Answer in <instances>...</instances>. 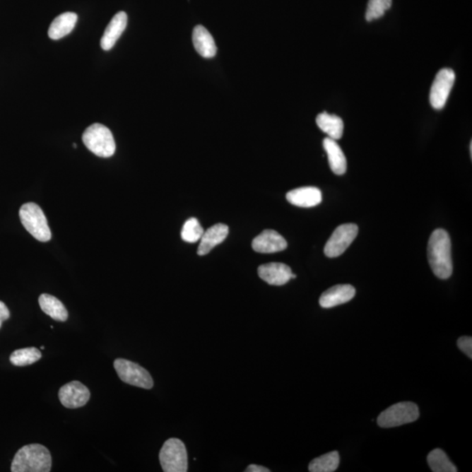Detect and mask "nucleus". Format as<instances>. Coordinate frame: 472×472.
<instances>
[{"instance_id":"obj_1","label":"nucleus","mask_w":472,"mask_h":472,"mask_svg":"<svg viewBox=\"0 0 472 472\" xmlns=\"http://www.w3.org/2000/svg\"><path fill=\"white\" fill-rule=\"evenodd\" d=\"M427 257L438 278L448 279L452 275V242L447 232L441 228L433 232L427 245Z\"/></svg>"},{"instance_id":"obj_2","label":"nucleus","mask_w":472,"mask_h":472,"mask_svg":"<svg viewBox=\"0 0 472 472\" xmlns=\"http://www.w3.org/2000/svg\"><path fill=\"white\" fill-rule=\"evenodd\" d=\"M52 468L50 452L39 444L25 445L18 449L12 463L13 472H49Z\"/></svg>"},{"instance_id":"obj_3","label":"nucleus","mask_w":472,"mask_h":472,"mask_svg":"<svg viewBox=\"0 0 472 472\" xmlns=\"http://www.w3.org/2000/svg\"><path fill=\"white\" fill-rule=\"evenodd\" d=\"M83 141L91 153L100 158H110L116 152V143L109 128L101 124H94L86 129Z\"/></svg>"},{"instance_id":"obj_4","label":"nucleus","mask_w":472,"mask_h":472,"mask_svg":"<svg viewBox=\"0 0 472 472\" xmlns=\"http://www.w3.org/2000/svg\"><path fill=\"white\" fill-rule=\"evenodd\" d=\"M22 225L36 240L42 242L50 241L51 230L42 209L35 203H25L20 209Z\"/></svg>"},{"instance_id":"obj_5","label":"nucleus","mask_w":472,"mask_h":472,"mask_svg":"<svg viewBox=\"0 0 472 472\" xmlns=\"http://www.w3.org/2000/svg\"><path fill=\"white\" fill-rule=\"evenodd\" d=\"M160 461L165 472L187 471V452L184 442L177 438L165 441L160 452Z\"/></svg>"},{"instance_id":"obj_6","label":"nucleus","mask_w":472,"mask_h":472,"mask_svg":"<svg viewBox=\"0 0 472 472\" xmlns=\"http://www.w3.org/2000/svg\"><path fill=\"white\" fill-rule=\"evenodd\" d=\"M418 405L404 401L391 406L379 415L377 423L382 427H394L415 422L419 418Z\"/></svg>"},{"instance_id":"obj_7","label":"nucleus","mask_w":472,"mask_h":472,"mask_svg":"<svg viewBox=\"0 0 472 472\" xmlns=\"http://www.w3.org/2000/svg\"><path fill=\"white\" fill-rule=\"evenodd\" d=\"M114 367L122 382L145 389L153 388V379L149 372L138 364L124 359L114 361Z\"/></svg>"},{"instance_id":"obj_8","label":"nucleus","mask_w":472,"mask_h":472,"mask_svg":"<svg viewBox=\"0 0 472 472\" xmlns=\"http://www.w3.org/2000/svg\"><path fill=\"white\" fill-rule=\"evenodd\" d=\"M359 228L356 224H343L338 227L324 247V254L330 258L338 257L348 249L356 238Z\"/></svg>"},{"instance_id":"obj_9","label":"nucleus","mask_w":472,"mask_h":472,"mask_svg":"<svg viewBox=\"0 0 472 472\" xmlns=\"http://www.w3.org/2000/svg\"><path fill=\"white\" fill-rule=\"evenodd\" d=\"M456 80L455 72L451 69H442L438 72L431 87L430 101L436 110H442L447 102Z\"/></svg>"},{"instance_id":"obj_10","label":"nucleus","mask_w":472,"mask_h":472,"mask_svg":"<svg viewBox=\"0 0 472 472\" xmlns=\"http://www.w3.org/2000/svg\"><path fill=\"white\" fill-rule=\"evenodd\" d=\"M90 398V390L80 382H72L61 387L59 391V399L65 408L83 407Z\"/></svg>"},{"instance_id":"obj_11","label":"nucleus","mask_w":472,"mask_h":472,"mask_svg":"<svg viewBox=\"0 0 472 472\" xmlns=\"http://www.w3.org/2000/svg\"><path fill=\"white\" fill-rule=\"evenodd\" d=\"M258 275L264 282L271 285L281 286L290 281V279L296 278L290 268L285 264L271 263L261 265L258 268Z\"/></svg>"},{"instance_id":"obj_12","label":"nucleus","mask_w":472,"mask_h":472,"mask_svg":"<svg viewBox=\"0 0 472 472\" xmlns=\"http://www.w3.org/2000/svg\"><path fill=\"white\" fill-rule=\"evenodd\" d=\"M286 240L278 232L267 230L261 232L253 240L252 248L254 252L271 254L283 252L287 248Z\"/></svg>"},{"instance_id":"obj_13","label":"nucleus","mask_w":472,"mask_h":472,"mask_svg":"<svg viewBox=\"0 0 472 472\" xmlns=\"http://www.w3.org/2000/svg\"><path fill=\"white\" fill-rule=\"evenodd\" d=\"M355 293L356 290L352 285H335L321 295L319 305L323 308H333L351 301Z\"/></svg>"},{"instance_id":"obj_14","label":"nucleus","mask_w":472,"mask_h":472,"mask_svg":"<svg viewBox=\"0 0 472 472\" xmlns=\"http://www.w3.org/2000/svg\"><path fill=\"white\" fill-rule=\"evenodd\" d=\"M287 201L300 208H312L322 201V193L319 188L305 187L297 188L286 194Z\"/></svg>"},{"instance_id":"obj_15","label":"nucleus","mask_w":472,"mask_h":472,"mask_svg":"<svg viewBox=\"0 0 472 472\" xmlns=\"http://www.w3.org/2000/svg\"><path fill=\"white\" fill-rule=\"evenodd\" d=\"M127 22V14L124 12H119L112 18L101 39V47L103 50H110L115 46L118 39L126 28Z\"/></svg>"},{"instance_id":"obj_16","label":"nucleus","mask_w":472,"mask_h":472,"mask_svg":"<svg viewBox=\"0 0 472 472\" xmlns=\"http://www.w3.org/2000/svg\"><path fill=\"white\" fill-rule=\"evenodd\" d=\"M228 227L227 225L218 223L209 228L204 231L200 240V245L198 248L199 256H205L208 254L216 246L220 244L227 238L228 235Z\"/></svg>"},{"instance_id":"obj_17","label":"nucleus","mask_w":472,"mask_h":472,"mask_svg":"<svg viewBox=\"0 0 472 472\" xmlns=\"http://www.w3.org/2000/svg\"><path fill=\"white\" fill-rule=\"evenodd\" d=\"M193 43L194 49L203 58L210 59L216 57L217 47L215 40L202 25H197L194 29Z\"/></svg>"},{"instance_id":"obj_18","label":"nucleus","mask_w":472,"mask_h":472,"mask_svg":"<svg viewBox=\"0 0 472 472\" xmlns=\"http://www.w3.org/2000/svg\"><path fill=\"white\" fill-rule=\"evenodd\" d=\"M323 146L327 153L328 162L335 175H343L346 172L348 163L344 153L338 145L336 140L326 138L324 139Z\"/></svg>"},{"instance_id":"obj_19","label":"nucleus","mask_w":472,"mask_h":472,"mask_svg":"<svg viewBox=\"0 0 472 472\" xmlns=\"http://www.w3.org/2000/svg\"><path fill=\"white\" fill-rule=\"evenodd\" d=\"M316 122L320 130L329 136L328 138L338 140L344 134V122L336 115L323 112L317 117Z\"/></svg>"},{"instance_id":"obj_20","label":"nucleus","mask_w":472,"mask_h":472,"mask_svg":"<svg viewBox=\"0 0 472 472\" xmlns=\"http://www.w3.org/2000/svg\"><path fill=\"white\" fill-rule=\"evenodd\" d=\"M77 16L73 13L61 14L52 22L49 30V36L52 40H60L67 36L75 28Z\"/></svg>"},{"instance_id":"obj_21","label":"nucleus","mask_w":472,"mask_h":472,"mask_svg":"<svg viewBox=\"0 0 472 472\" xmlns=\"http://www.w3.org/2000/svg\"><path fill=\"white\" fill-rule=\"evenodd\" d=\"M39 304L44 313L52 319L65 322L69 318V312L64 304L58 298L49 294H42L39 297Z\"/></svg>"},{"instance_id":"obj_22","label":"nucleus","mask_w":472,"mask_h":472,"mask_svg":"<svg viewBox=\"0 0 472 472\" xmlns=\"http://www.w3.org/2000/svg\"><path fill=\"white\" fill-rule=\"evenodd\" d=\"M339 455L338 452H331L313 459L309 464L311 472H334L338 469Z\"/></svg>"},{"instance_id":"obj_23","label":"nucleus","mask_w":472,"mask_h":472,"mask_svg":"<svg viewBox=\"0 0 472 472\" xmlns=\"http://www.w3.org/2000/svg\"><path fill=\"white\" fill-rule=\"evenodd\" d=\"M427 464L434 472H456L454 464L451 462L447 455L440 449H434L427 456Z\"/></svg>"},{"instance_id":"obj_24","label":"nucleus","mask_w":472,"mask_h":472,"mask_svg":"<svg viewBox=\"0 0 472 472\" xmlns=\"http://www.w3.org/2000/svg\"><path fill=\"white\" fill-rule=\"evenodd\" d=\"M42 359V353L35 348L18 349L10 356L11 363L17 367L28 366Z\"/></svg>"},{"instance_id":"obj_25","label":"nucleus","mask_w":472,"mask_h":472,"mask_svg":"<svg viewBox=\"0 0 472 472\" xmlns=\"http://www.w3.org/2000/svg\"><path fill=\"white\" fill-rule=\"evenodd\" d=\"M203 233H204V230L199 220L196 218H191L184 224L182 238L187 242L194 243L200 241Z\"/></svg>"},{"instance_id":"obj_26","label":"nucleus","mask_w":472,"mask_h":472,"mask_svg":"<svg viewBox=\"0 0 472 472\" xmlns=\"http://www.w3.org/2000/svg\"><path fill=\"white\" fill-rule=\"evenodd\" d=\"M392 6V0H370L368 2L366 20L372 21L384 16Z\"/></svg>"},{"instance_id":"obj_27","label":"nucleus","mask_w":472,"mask_h":472,"mask_svg":"<svg viewBox=\"0 0 472 472\" xmlns=\"http://www.w3.org/2000/svg\"><path fill=\"white\" fill-rule=\"evenodd\" d=\"M457 346L463 353H466L470 359H472V338L461 337L457 341Z\"/></svg>"},{"instance_id":"obj_28","label":"nucleus","mask_w":472,"mask_h":472,"mask_svg":"<svg viewBox=\"0 0 472 472\" xmlns=\"http://www.w3.org/2000/svg\"><path fill=\"white\" fill-rule=\"evenodd\" d=\"M10 318V312L7 306L0 301V328H1L2 323Z\"/></svg>"},{"instance_id":"obj_29","label":"nucleus","mask_w":472,"mask_h":472,"mask_svg":"<svg viewBox=\"0 0 472 472\" xmlns=\"http://www.w3.org/2000/svg\"><path fill=\"white\" fill-rule=\"evenodd\" d=\"M246 472H270L266 467L257 466V464H250L245 470Z\"/></svg>"}]
</instances>
